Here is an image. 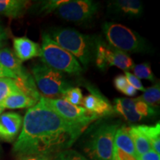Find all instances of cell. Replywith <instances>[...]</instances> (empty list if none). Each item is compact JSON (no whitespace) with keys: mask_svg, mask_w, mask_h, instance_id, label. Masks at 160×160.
Masks as SVG:
<instances>
[{"mask_svg":"<svg viewBox=\"0 0 160 160\" xmlns=\"http://www.w3.org/2000/svg\"><path fill=\"white\" fill-rule=\"evenodd\" d=\"M84 131L64 119L39 99L26 112L13 153L19 157L59 153L68 149Z\"/></svg>","mask_w":160,"mask_h":160,"instance_id":"6da1fadb","label":"cell"},{"mask_svg":"<svg viewBox=\"0 0 160 160\" xmlns=\"http://www.w3.org/2000/svg\"><path fill=\"white\" fill-rule=\"evenodd\" d=\"M49 35L62 48L79 59L84 67H88L94 53L95 41L91 37L72 28H57Z\"/></svg>","mask_w":160,"mask_h":160,"instance_id":"7a4b0ae2","label":"cell"},{"mask_svg":"<svg viewBox=\"0 0 160 160\" xmlns=\"http://www.w3.org/2000/svg\"><path fill=\"white\" fill-rule=\"evenodd\" d=\"M40 57L44 65L61 73L79 75L82 71L79 61L71 53L62 48L47 33H42Z\"/></svg>","mask_w":160,"mask_h":160,"instance_id":"3957f363","label":"cell"},{"mask_svg":"<svg viewBox=\"0 0 160 160\" xmlns=\"http://www.w3.org/2000/svg\"><path fill=\"white\" fill-rule=\"evenodd\" d=\"M102 30L108 45L124 53H144L148 51L146 40L126 26L114 22H105Z\"/></svg>","mask_w":160,"mask_h":160,"instance_id":"277c9868","label":"cell"},{"mask_svg":"<svg viewBox=\"0 0 160 160\" xmlns=\"http://www.w3.org/2000/svg\"><path fill=\"white\" fill-rule=\"evenodd\" d=\"M119 124L105 122L98 125L88 138L85 152L92 160H113L114 137Z\"/></svg>","mask_w":160,"mask_h":160,"instance_id":"5b68a950","label":"cell"},{"mask_svg":"<svg viewBox=\"0 0 160 160\" xmlns=\"http://www.w3.org/2000/svg\"><path fill=\"white\" fill-rule=\"evenodd\" d=\"M32 73L38 89L42 93V97L48 99L62 97L72 88L62 73L50 68L44 64L33 66Z\"/></svg>","mask_w":160,"mask_h":160,"instance_id":"8992f818","label":"cell"},{"mask_svg":"<svg viewBox=\"0 0 160 160\" xmlns=\"http://www.w3.org/2000/svg\"><path fill=\"white\" fill-rule=\"evenodd\" d=\"M40 99L66 121L85 130L90 124L99 119L84 107L73 105L62 99H48L43 97H40Z\"/></svg>","mask_w":160,"mask_h":160,"instance_id":"52a82bcc","label":"cell"},{"mask_svg":"<svg viewBox=\"0 0 160 160\" xmlns=\"http://www.w3.org/2000/svg\"><path fill=\"white\" fill-rule=\"evenodd\" d=\"M93 56L95 57L96 65L101 70L116 66L125 71H128L133 69L135 65L133 60L127 53L113 48L100 39L95 40Z\"/></svg>","mask_w":160,"mask_h":160,"instance_id":"ba28073f","label":"cell"},{"mask_svg":"<svg viewBox=\"0 0 160 160\" xmlns=\"http://www.w3.org/2000/svg\"><path fill=\"white\" fill-rule=\"evenodd\" d=\"M99 10V4L91 0H67L56 10L58 17L68 22L82 23L89 21Z\"/></svg>","mask_w":160,"mask_h":160,"instance_id":"9c48e42d","label":"cell"},{"mask_svg":"<svg viewBox=\"0 0 160 160\" xmlns=\"http://www.w3.org/2000/svg\"><path fill=\"white\" fill-rule=\"evenodd\" d=\"M113 111L130 122H137L157 115L156 108L150 107L139 98H117L113 100Z\"/></svg>","mask_w":160,"mask_h":160,"instance_id":"30bf717a","label":"cell"},{"mask_svg":"<svg viewBox=\"0 0 160 160\" xmlns=\"http://www.w3.org/2000/svg\"><path fill=\"white\" fill-rule=\"evenodd\" d=\"M86 87L90 94L83 98L82 105L88 111L99 118L108 117L115 113L113 105L99 90L92 85H87Z\"/></svg>","mask_w":160,"mask_h":160,"instance_id":"8fae6325","label":"cell"},{"mask_svg":"<svg viewBox=\"0 0 160 160\" xmlns=\"http://www.w3.org/2000/svg\"><path fill=\"white\" fill-rule=\"evenodd\" d=\"M23 118L16 112H7L0 115V141L13 142L19 135Z\"/></svg>","mask_w":160,"mask_h":160,"instance_id":"7c38bea8","label":"cell"},{"mask_svg":"<svg viewBox=\"0 0 160 160\" xmlns=\"http://www.w3.org/2000/svg\"><path fill=\"white\" fill-rule=\"evenodd\" d=\"M109 14L127 19H137L143 12V5L139 0H116L108 5Z\"/></svg>","mask_w":160,"mask_h":160,"instance_id":"4fadbf2b","label":"cell"},{"mask_svg":"<svg viewBox=\"0 0 160 160\" xmlns=\"http://www.w3.org/2000/svg\"><path fill=\"white\" fill-rule=\"evenodd\" d=\"M13 45L16 57L22 62L41 56L40 45L27 37L14 38Z\"/></svg>","mask_w":160,"mask_h":160,"instance_id":"5bb4252c","label":"cell"},{"mask_svg":"<svg viewBox=\"0 0 160 160\" xmlns=\"http://www.w3.org/2000/svg\"><path fill=\"white\" fill-rule=\"evenodd\" d=\"M114 149L125 153L135 159L137 157L128 127L123 125L117 128L114 137Z\"/></svg>","mask_w":160,"mask_h":160,"instance_id":"9a60e30c","label":"cell"},{"mask_svg":"<svg viewBox=\"0 0 160 160\" xmlns=\"http://www.w3.org/2000/svg\"><path fill=\"white\" fill-rule=\"evenodd\" d=\"M31 5V2L26 0H0V14L17 19L21 17Z\"/></svg>","mask_w":160,"mask_h":160,"instance_id":"2e32d148","label":"cell"},{"mask_svg":"<svg viewBox=\"0 0 160 160\" xmlns=\"http://www.w3.org/2000/svg\"><path fill=\"white\" fill-rule=\"evenodd\" d=\"M39 101L25 93H17L6 98L0 105L5 109L30 108L34 106Z\"/></svg>","mask_w":160,"mask_h":160,"instance_id":"e0dca14e","label":"cell"},{"mask_svg":"<svg viewBox=\"0 0 160 160\" xmlns=\"http://www.w3.org/2000/svg\"><path fill=\"white\" fill-rule=\"evenodd\" d=\"M139 131L145 136L148 140L151 149L156 153H160V124L158 122L153 125H137Z\"/></svg>","mask_w":160,"mask_h":160,"instance_id":"ac0fdd59","label":"cell"},{"mask_svg":"<svg viewBox=\"0 0 160 160\" xmlns=\"http://www.w3.org/2000/svg\"><path fill=\"white\" fill-rule=\"evenodd\" d=\"M129 133L133 140L137 156L142 155L151 151V146L145 136L139 131L137 125H132L128 127Z\"/></svg>","mask_w":160,"mask_h":160,"instance_id":"d6986e66","label":"cell"},{"mask_svg":"<svg viewBox=\"0 0 160 160\" xmlns=\"http://www.w3.org/2000/svg\"><path fill=\"white\" fill-rule=\"evenodd\" d=\"M17 93L22 92L18 87L15 79L11 78H0V104L9 96Z\"/></svg>","mask_w":160,"mask_h":160,"instance_id":"ffe728a7","label":"cell"},{"mask_svg":"<svg viewBox=\"0 0 160 160\" xmlns=\"http://www.w3.org/2000/svg\"><path fill=\"white\" fill-rule=\"evenodd\" d=\"M140 100L144 102L150 107L156 108L159 105L160 100V87L159 83L158 82L152 87L146 88L144 93L139 97Z\"/></svg>","mask_w":160,"mask_h":160,"instance_id":"44dd1931","label":"cell"},{"mask_svg":"<svg viewBox=\"0 0 160 160\" xmlns=\"http://www.w3.org/2000/svg\"><path fill=\"white\" fill-rule=\"evenodd\" d=\"M134 75L139 79H148L151 82L155 81V77L149 63L145 62L134 65L133 68Z\"/></svg>","mask_w":160,"mask_h":160,"instance_id":"7402d4cb","label":"cell"},{"mask_svg":"<svg viewBox=\"0 0 160 160\" xmlns=\"http://www.w3.org/2000/svg\"><path fill=\"white\" fill-rule=\"evenodd\" d=\"M62 99L73 105H82L83 100V96L81 89L79 88H71L64 93Z\"/></svg>","mask_w":160,"mask_h":160,"instance_id":"603a6c76","label":"cell"},{"mask_svg":"<svg viewBox=\"0 0 160 160\" xmlns=\"http://www.w3.org/2000/svg\"><path fill=\"white\" fill-rule=\"evenodd\" d=\"M67 0H49V1H43L37 5L39 13L48 14L51 12L56 11L62 4L65 3Z\"/></svg>","mask_w":160,"mask_h":160,"instance_id":"cb8c5ba5","label":"cell"},{"mask_svg":"<svg viewBox=\"0 0 160 160\" xmlns=\"http://www.w3.org/2000/svg\"><path fill=\"white\" fill-rule=\"evenodd\" d=\"M53 160H89L84 157L83 155L80 154L78 152L73 151V150H65L59 153H58L57 156Z\"/></svg>","mask_w":160,"mask_h":160,"instance_id":"d4e9b609","label":"cell"},{"mask_svg":"<svg viewBox=\"0 0 160 160\" xmlns=\"http://www.w3.org/2000/svg\"><path fill=\"white\" fill-rule=\"evenodd\" d=\"M125 74L129 85L133 86L134 88L138 90V91H141L143 92L145 91L146 88H145V87L143 86L141 80L138 79L134 74H133V73H131L129 71H125Z\"/></svg>","mask_w":160,"mask_h":160,"instance_id":"484cf974","label":"cell"},{"mask_svg":"<svg viewBox=\"0 0 160 160\" xmlns=\"http://www.w3.org/2000/svg\"><path fill=\"white\" fill-rule=\"evenodd\" d=\"M113 84H114L115 88L118 91L123 93L124 90L125 89V88L129 85L127 79H126L125 75H118L117 77L114 78L113 80Z\"/></svg>","mask_w":160,"mask_h":160,"instance_id":"4316f807","label":"cell"},{"mask_svg":"<svg viewBox=\"0 0 160 160\" xmlns=\"http://www.w3.org/2000/svg\"><path fill=\"white\" fill-rule=\"evenodd\" d=\"M136 160H160V157L154 151L151 150L144 154L138 155Z\"/></svg>","mask_w":160,"mask_h":160,"instance_id":"83f0119b","label":"cell"},{"mask_svg":"<svg viewBox=\"0 0 160 160\" xmlns=\"http://www.w3.org/2000/svg\"><path fill=\"white\" fill-rule=\"evenodd\" d=\"M19 160H53V157L48 154H34L21 157Z\"/></svg>","mask_w":160,"mask_h":160,"instance_id":"f1b7e54d","label":"cell"},{"mask_svg":"<svg viewBox=\"0 0 160 160\" xmlns=\"http://www.w3.org/2000/svg\"><path fill=\"white\" fill-rule=\"evenodd\" d=\"M0 78H11V79L17 80V76L8 69L5 68L1 64H0Z\"/></svg>","mask_w":160,"mask_h":160,"instance_id":"f546056e","label":"cell"},{"mask_svg":"<svg viewBox=\"0 0 160 160\" xmlns=\"http://www.w3.org/2000/svg\"><path fill=\"white\" fill-rule=\"evenodd\" d=\"M113 157H114L113 160H136L126 153L117 151L116 149H114V151H113Z\"/></svg>","mask_w":160,"mask_h":160,"instance_id":"4dcf8cb0","label":"cell"},{"mask_svg":"<svg viewBox=\"0 0 160 160\" xmlns=\"http://www.w3.org/2000/svg\"><path fill=\"white\" fill-rule=\"evenodd\" d=\"M8 39V34L2 26L0 25V49L3 48Z\"/></svg>","mask_w":160,"mask_h":160,"instance_id":"1f68e13d","label":"cell"},{"mask_svg":"<svg viewBox=\"0 0 160 160\" xmlns=\"http://www.w3.org/2000/svg\"><path fill=\"white\" fill-rule=\"evenodd\" d=\"M123 93L124 94L128 96V97H133V96H135L137 93V90L134 88L133 86L128 85L125 88V89L124 90Z\"/></svg>","mask_w":160,"mask_h":160,"instance_id":"d6a6232c","label":"cell"},{"mask_svg":"<svg viewBox=\"0 0 160 160\" xmlns=\"http://www.w3.org/2000/svg\"><path fill=\"white\" fill-rule=\"evenodd\" d=\"M4 110H5V108H4L2 106L0 105V115L2 114V112L4 111Z\"/></svg>","mask_w":160,"mask_h":160,"instance_id":"836d02e7","label":"cell"},{"mask_svg":"<svg viewBox=\"0 0 160 160\" xmlns=\"http://www.w3.org/2000/svg\"><path fill=\"white\" fill-rule=\"evenodd\" d=\"M0 153H1V148H0Z\"/></svg>","mask_w":160,"mask_h":160,"instance_id":"e575fe53","label":"cell"}]
</instances>
